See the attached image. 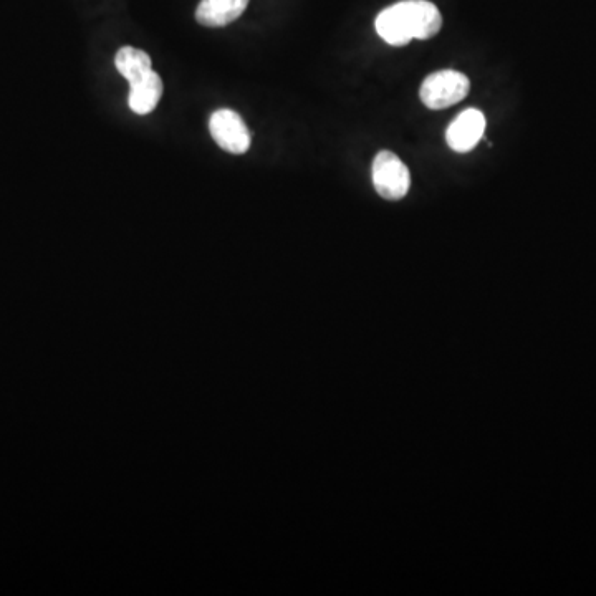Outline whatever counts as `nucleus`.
<instances>
[{"label": "nucleus", "mask_w": 596, "mask_h": 596, "mask_svg": "<svg viewBox=\"0 0 596 596\" xmlns=\"http://www.w3.org/2000/svg\"><path fill=\"white\" fill-rule=\"evenodd\" d=\"M375 27L386 44L403 47L411 40L436 37L443 27V17L438 7L429 0H401L381 10Z\"/></svg>", "instance_id": "1"}, {"label": "nucleus", "mask_w": 596, "mask_h": 596, "mask_svg": "<svg viewBox=\"0 0 596 596\" xmlns=\"http://www.w3.org/2000/svg\"><path fill=\"white\" fill-rule=\"evenodd\" d=\"M471 90V82L464 73L441 70L431 73L419 90V97L429 110H444L461 103Z\"/></svg>", "instance_id": "2"}, {"label": "nucleus", "mask_w": 596, "mask_h": 596, "mask_svg": "<svg viewBox=\"0 0 596 596\" xmlns=\"http://www.w3.org/2000/svg\"><path fill=\"white\" fill-rule=\"evenodd\" d=\"M373 184L381 198L399 201L409 193L411 173L395 153L385 149L376 154L373 161Z\"/></svg>", "instance_id": "3"}, {"label": "nucleus", "mask_w": 596, "mask_h": 596, "mask_svg": "<svg viewBox=\"0 0 596 596\" xmlns=\"http://www.w3.org/2000/svg\"><path fill=\"white\" fill-rule=\"evenodd\" d=\"M209 130L217 146L227 153L244 154L249 151L252 136L241 115L236 111L227 108L214 111L209 120Z\"/></svg>", "instance_id": "4"}, {"label": "nucleus", "mask_w": 596, "mask_h": 596, "mask_svg": "<svg viewBox=\"0 0 596 596\" xmlns=\"http://www.w3.org/2000/svg\"><path fill=\"white\" fill-rule=\"evenodd\" d=\"M486 125V116L482 111L467 108L447 128V146L456 153H469L484 138Z\"/></svg>", "instance_id": "5"}, {"label": "nucleus", "mask_w": 596, "mask_h": 596, "mask_svg": "<svg viewBox=\"0 0 596 596\" xmlns=\"http://www.w3.org/2000/svg\"><path fill=\"white\" fill-rule=\"evenodd\" d=\"M250 0H201L196 9V20L204 27H226L236 22L244 12Z\"/></svg>", "instance_id": "6"}, {"label": "nucleus", "mask_w": 596, "mask_h": 596, "mask_svg": "<svg viewBox=\"0 0 596 596\" xmlns=\"http://www.w3.org/2000/svg\"><path fill=\"white\" fill-rule=\"evenodd\" d=\"M130 87L128 105L136 115H149L158 106L161 95H163V82L154 70Z\"/></svg>", "instance_id": "7"}, {"label": "nucleus", "mask_w": 596, "mask_h": 596, "mask_svg": "<svg viewBox=\"0 0 596 596\" xmlns=\"http://www.w3.org/2000/svg\"><path fill=\"white\" fill-rule=\"evenodd\" d=\"M115 65L121 77L126 78L130 85L138 82L153 70L148 53L133 49V47H123L120 52L116 53Z\"/></svg>", "instance_id": "8"}]
</instances>
